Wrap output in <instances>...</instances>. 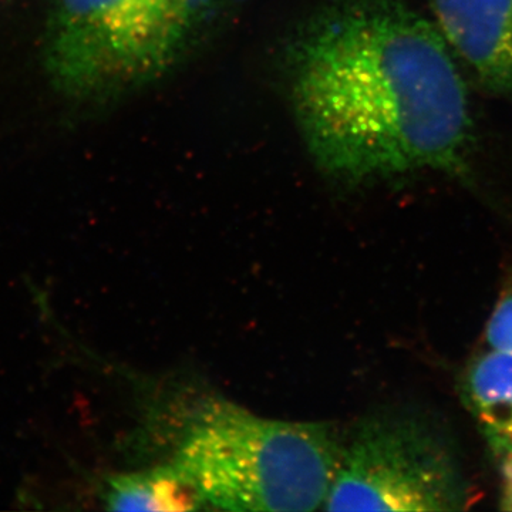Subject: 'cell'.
Wrapping results in <instances>:
<instances>
[{
    "mask_svg": "<svg viewBox=\"0 0 512 512\" xmlns=\"http://www.w3.org/2000/svg\"><path fill=\"white\" fill-rule=\"evenodd\" d=\"M436 25L407 0H335L292 43L289 97L322 173L357 185L468 173L466 84Z\"/></svg>",
    "mask_w": 512,
    "mask_h": 512,
    "instance_id": "1",
    "label": "cell"
},
{
    "mask_svg": "<svg viewBox=\"0 0 512 512\" xmlns=\"http://www.w3.org/2000/svg\"><path fill=\"white\" fill-rule=\"evenodd\" d=\"M342 443L330 424L265 419L211 402L173 461L218 510L312 511L325 504Z\"/></svg>",
    "mask_w": 512,
    "mask_h": 512,
    "instance_id": "2",
    "label": "cell"
},
{
    "mask_svg": "<svg viewBox=\"0 0 512 512\" xmlns=\"http://www.w3.org/2000/svg\"><path fill=\"white\" fill-rule=\"evenodd\" d=\"M238 0H53L46 70L57 92L101 100L175 69Z\"/></svg>",
    "mask_w": 512,
    "mask_h": 512,
    "instance_id": "3",
    "label": "cell"
},
{
    "mask_svg": "<svg viewBox=\"0 0 512 512\" xmlns=\"http://www.w3.org/2000/svg\"><path fill=\"white\" fill-rule=\"evenodd\" d=\"M468 490L450 448L410 417L363 421L343 440L328 511L437 512L466 508Z\"/></svg>",
    "mask_w": 512,
    "mask_h": 512,
    "instance_id": "4",
    "label": "cell"
},
{
    "mask_svg": "<svg viewBox=\"0 0 512 512\" xmlns=\"http://www.w3.org/2000/svg\"><path fill=\"white\" fill-rule=\"evenodd\" d=\"M448 47L493 92H512V0H433Z\"/></svg>",
    "mask_w": 512,
    "mask_h": 512,
    "instance_id": "5",
    "label": "cell"
},
{
    "mask_svg": "<svg viewBox=\"0 0 512 512\" xmlns=\"http://www.w3.org/2000/svg\"><path fill=\"white\" fill-rule=\"evenodd\" d=\"M103 501L116 511L187 512L207 507L197 485L174 461L110 477Z\"/></svg>",
    "mask_w": 512,
    "mask_h": 512,
    "instance_id": "6",
    "label": "cell"
},
{
    "mask_svg": "<svg viewBox=\"0 0 512 512\" xmlns=\"http://www.w3.org/2000/svg\"><path fill=\"white\" fill-rule=\"evenodd\" d=\"M464 397L497 456L512 451V355L490 350L468 369Z\"/></svg>",
    "mask_w": 512,
    "mask_h": 512,
    "instance_id": "7",
    "label": "cell"
},
{
    "mask_svg": "<svg viewBox=\"0 0 512 512\" xmlns=\"http://www.w3.org/2000/svg\"><path fill=\"white\" fill-rule=\"evenodd\" d=\"M485 338L494 352L512 355V293L495 306L488 320Z\"/></svg>",
    "mask_w": 512,
    "mask_h": 512,
    "instance_id": "8",
    "label": "cell"
},
{
    "mask_svg": "<svg viewBox=\"0 0 512 512\" xmlns=\"http://www.w3.org/2000/svg\"><path fill=\"white\" fill-rule=\"evenodd\" d=\"M501 510L512 511V451L501 456Z\"/></svg>",
    "mask_w": 512,
    "mask_h": 512,
    "instance_id": "9",
    "label": "cell"
}]
</instances>
